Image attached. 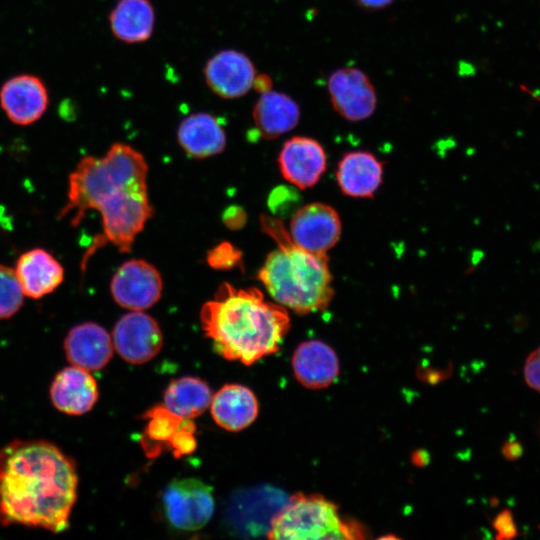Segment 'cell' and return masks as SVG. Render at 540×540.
<instances>
[{
  "mask_svg": "<svg viewBox=\"0 0 540 540\" xmlns=\"http://www.w3.org/2000/svg\"><path fill=\"white\" fill-rule=\"evenodd\" d=\"M113 348L108 332L94 322L74 326L64 340L68 361L88 371L100 370L106 366L112 357Z\"/></svg>",
  "mask_w": 540,
  "mask_h": 540,
  "instance_id": "obj_14",
  "label": "cell"
},
{
  "mask_svg": "<svg viewBox=\"0 0 540 540\" xmlns=\"http://www.w3.org/2000/svg\"><path fill=\"white\" fill-rule=\"evenodd\" d=\"M110 290L114 301L121 307L143 311L158 302L163 281L152 264L132 259L123 263L115 272Z\"/></svg>",
  "mask_w": 540,
  "mask_h": 540,
  "instance_id": "obj_8",
  "label": "cell"
},
{
  "mask_svg": "<svg viewBox=\"0 0 540 540\" xmlns=\"http://www.w3.org/2000/svg\"><path fill=\"white\" fill-rule=\"evenodd\" d=\"M502 453L506 459L516 460L522 454V446L514 440H509L503 445Z\"/></svg>",
  "mask_w": 540,
  "mask_h": 540,
  "instance_id": "obj_31",
  "label": "cell"
},
{
  "mask_svg": "<svg viewBox=\"0 0 540 540\" xmlns=\"http://www.w3.org/2000/svg\"><path fill=\"white\" fill-rule=\"evenodd\" d=\"M247 220L245 211L239 206H230L223 213L224 224L232 230L240 229Z\"/></svg>",
  "mask_w": 540,
  "mask_h": 540,
  "instance_id": "obj_29",
  "label": "cell"
},
{
  "mask_svg": "<svg viewBox=\"0 0 540 540\" xmlns=\"http://www.w3.org/2000/svg\"><path fill=\"white\" fill-rule=\"evenodd\" d=\"M282 176L299 189L313 187L326 170V153L315 139L294 136L282 146L278 156Z\"/></svg>",
  "mask_w": 540,
  "mask_h": 540,
  "instance_id": "obj_13",
  "label": "cell"
},
{
  "mask_svg": "<svg viewBox=\"0 0 540 540\" xmlns=\"http://www.w3.org/2000/svg\"><path fill=\"white\" fill-rule=\"evenodd\" d=\"M23 295L15 270L0 264V319L10 318L21 308Z\"/></svg>",
  "mask_w": 540,
  "mask_h": 540,
  "instance_id": "obj_24",
  "label": "cell"
},
{
  "mask_svg": "<svg viewBox=\"0 0 540 540\" xmlns=\"http://www.w3.org/2000/svg\"><path fill=\"white\" fill-rule=\"evenodd\" d=\"M162 504L168 522L184 531L204 527L215 509L210 487L195 478L170 482L163 491Z\"/></svg>",
  "mask_w": 540,
  "mask_h": 540,
  "instance_id": "obj_6",
  "label": "cell"
},
{
  "mask_svg": "<svg viewBox=\"0 0 540 540\" xmlns=\"http://www.w3.org/2000/svg\"><path fill=\"white\" fill-rule=\"evenodd\" d=\"M383 179V165L372 153L352 151L339 161L336 180L343 194L354 198H371Z\"/></svg>",
  "mask_w": 540,
  "mask_h": 540,
  "instance_id": "obj_18",
  "label": "cell"
},
{
  "mask_svg": "<svg viewBox=\"0 0 540 540\" xmlns=\"http://www.w3.org/2000/svg\"><path fill=\"white\" fill-rule=\"evenodd\" d=\"M98 386L88 370L70 366L59 371L50 386L55 408L69 415L90 411L98 400Z\"/></svg>",
  "mask_w": 540,
  "mask_h": 540,
  "instance_id": "obj_15",
  "label": "cell"
},
{
  "mask_svg": "<svg viewBox=\"0 0 540 540\" xmlns=\"http://www.w3.org/2000/svg\"><path fill=\"white\" fill-rule=\"evenodd\" d=\"M260 224L277 244L258 272L271 297L300 315L326 309L334 295L326 253H313L295 244L277 216L261 215Z\"/></svg>",
  "mask_w": 540,
  "mask_h": 540,
  "instance_id": "obj_4",
  "label": "cell"
},
{
  "mask_svg": "<svg viewBox=\"0 0 540 540\" xmlns=\"http://www.w3.org/2000/svg\"><path fill=\"white\" fill-rule=\"evenodd\" d=\"M523 375L526 384L540 393V347L527 356L523 367Z\"/></svg>",
  "mask_w": 540,
  "mask_h": 540,
  "instance_id": "obj_27",
  "label": "cell"
},
{
  "mask_svg": "<svg viewBox=\"0 0 540 540\" xmlns=\"http://www.w3.org/2000/svg\"><path fill=\"white\" fill-rule=\"evenodd\" d=\"M292 367L296 379L309 389L326 388L339 374L337 354L320 340L302 342L294 351Z\"/></svg>",
  "mask_w": 540,
  "mask_h": 540,
  "instance_id": "obj_16",
  "label": "cell"
},
{
  "mask_svg": "<svg viewBox=\"0 0 540 540\" xmlns=\"http://www.w3.org/2000/svg\"><path fill=\"white\" fill-rule=\"evenodd\" d=\"M214 421L229 431L248 427L258 415V402L254 393L239 384L224 385L210 403Z\"/></svg>",
  "mask_w": 540,
  "mask_h": 540,
  "instance_id": "obj_21",
  "label": "cell"
},
{
  "mask_svg": "<svg viewBox=\"0 0 540 540\" xmlns=\"http://www.w3.org/2000/svg\"><path fill=\"white\" fill-rule=\"evenodd\" d=\"M273 80L270 75L265 73L256 74L252 88L260 95L272 90Z\"/></svg>",
  "mask_w": 540,
  "mask_h": 540,
  "instance_id": "obj_30",
  "label": "cell"
},
{
  "mask_svg": "<svg viewBox=\"0 0 540 540\" xmlns=\"http://www.w3.org/2000/svg\"><path fill=\"white\" fill-rule=\"evenodd\" d=\"M113 346L131 364H143L161 350L163 335L157 321L142 311H131L115 324Z\"/></svg>",
  "mask_w": 540,
  "mask_h": 540,
  "instance_id": "obj_9",
  "label": "cell"
},
{
  "mask_svg": "<svg viewBox=\"0 0 540 540\" xmlns=\"http://www.w3.org/2000/svg\"><path fill=\"white\" fill-rule=\"evenodd\" d=\"M211 400L210 387L196 377L173 380L164 393V407L182 419L201 415L210 406Z\"/></svg>",
  "mask_w": 540,
  "mask_h": 540,
  "instance_id": "obj_23",
  "label": "cell"
},
{
  "mask_svg": "<svg viewBox=\"0 0 540 540\" xmlns=\"http://www.w3.org/2000/svg\"><path fill=\"white\" fill-rule=\"evenodd\" d=\"M177 140L186 154L198 159L221 153L227 141L222 123L206 112L184 118L177 129Z\"/></svg>",
  "mask_w": 540,
  "mask_h": 540,
  "instance_id": "obj_19",
  "label": "cell"
},
{
  "mask_svg": "<svg viewBox=\"0 0 540 540\" xmlns=\"http://www.w3.org/2000/svg\"><path fill=\"white\" fill-rule=\"evenodd\" d=\"M200 322L218 354L245 365L276 353L290 328L284 306L265 300L258 288L228 282L203 304Z\"/></svg>",
  "mask_w": 540,
  "mask_h": 540,
  "instance_id": "obj_3",
  "label": "cell"
},
{
  "mask_svg": "<svg viewBox=\"0 0 540 540\" xmlns=\"http://www.w3.org/2000/svg\"><path fill=\"white\" fill-rule=\"evenodd\" d=\"M297 203V193L290 187H276L271 191L268 206L277 216L286 215Z\"/></svg>",
  "mask_w": 540,
  "mask_h": 540,
  "instance_id": "obj_26",
  "label": "cell"
},
{
  "mask_svg": "<svg viewBox=\"0 0 540 540\" xmlns=\"http://www.w3.org/2000/svg\"><path fill=\"white\" fill-rule=\"evenodd\" d=\"M203 74L207 86L214 94L224 99H236L252 89L257 73L246 54L225 49L207 60Z\"/></svg>",
  "mask_w": 540,
  "mask_h": 540,
  "instance_id": "obj_11",
  "label": "cell"
},
{
  "mask_svg": "<svg viewBox=\"0 0 540 540\" xmlns=\"http://www.w3.org/2000/svg\"><path fill=\"white\" fill-rule=\"evenodd\" d=\"M48 104L45 83L35 75L14 76L0 89V106L8 119L17 125L26 126L38 121Z\"/></svg>",
  "mask_w": 540,
  "mask_h": 540,
  "instance_id": "obj_12",
  "label": "cell"
},
{
  "mask_svg": "<svg viewBox=\"0 0 540 540\" xmlns=\"http://www.w3.org/2000/svg\"><path fill=\"white\" fill-rule=\"evenodd\" d=\"M15 273L23 294L33 299L50 294L64 279L63 266L42 248L21 254L16 263Z\"/></svg>",
  "mask_w": 540,
  "mask_h": 540,
  "instance_id": "obj_17",
  "label": "cell"
},
{
  "mask_svg": "<svg viewBox=\"0 0 540 540\" xmlns=\"http://www.w3.org/2000/svg\"><path fill=\"white\" fill-rule=\"evenodd\" d=\"M329 99L334 110L351 122L365 120L377 107V94L368 75L356 67L333 71L327 81Z\"/></svg>",
  "mask_w": 540,
  "mask_h": 540,
  "instance_id": "obj_7",
  "label": "cell"
},
{
  "mask_svg": "<svg viewBox=\"0 0 540 540\" xmlns=\"http://www.w3.org/2000/svg\"><path fill=\"white\" fill-rule=\"evenodd\" d=\"M493 526L498 532L496 538H513L517 535L513 515L510 510L501 511L494 519Z\"/></svg>",
  "mask_w": 540,
  "mask_h": 540,
  "instance_id": "obj_28",
  "label": "cell"
},
{
  "mask_svg": "<svg viewBox=\"0 0 540 540\" xmlns=\"http://www.w3.org/2000/svg\"><path fill=\"white\" fill-rule=\"evenodd\" d=\"M206 260L208 265L216 270L242 268L243 264L242 252L227 241H223L210 249Z\"/></svg>",
  "mask_w": 540,
  "mask_h": 540,
  "instance_id": "obj_25",
  "label": "cell"
},
{
  "mask_svg": "<svg viewBox=\"0 0 540 540\" xmlns=\"http://www.w3.org/2000/svg\"><path fill=\"white\" fill-rule=\"evenodd\" d=\"M77 484L74 462L57 446L14 441L0 451V522L63 532Z\"/></svg>",
  "mask_w": 540,
  "mask_h": 540,
  "instance_id": "obj_2",
  "label": "cell"
},
{
  "mask_svg": "<svg viewBox=\"0 0 540 540\" xmlns=\"http://www.w3.org/2000/svg\"><path fill=\"white\" fill-rule=\"evenodd\" d=\"M363 9L368 11L381 10L391 5L394 0H355Z\"/></svg>",
  "mask_w": 540,
  "mask_h": 540,
  "instance_id": "obj_32",
  "label": "cell"
},
{
  "mask_svg": "<svg viewBox=\"0 0 540 540\" xmlns=\"http://www.w3.org/2000/svg\"><path fill=\"white\" fill-rule=\"evenodd\" d=\"M364 531L344 520L338 507L319 494H295L272 517L270 539H359Z\"/></svg>",
  "mask_w": 540,
  "mask_h": 540,
  "instance_id": "obj_5",
  "label": "cell"
},
{
  "mask_svg": "<svg viewBox=\"0 0 540 540\" xmlns=\"http://www.w3.org/2000/svg\"><path fill=\"white\" fill-rule=\"evenodd\" d=\"M112 34L127 44L142 43L153 34L155 12L150 0H117L109 14Z\"/></svg>",
  "mask_w": 540,
  "mask_h": 540,
  "instance_id": "obj_22",
  "label": "cell"
},
{
  "mask_svg": "<svg viewBox=\"0 0 540 540\" xmlns=\"http://www.w3.org/2000/svg\"><path fill=\"white\" fill-rule=\"evenodd\" d=\"M147 175L144 156L124 143H114L102 157H83L70 173L67 201L58 218L70 216L71 225L76 227L87 211L95 210L102 222V233L82 258V273L91 256L107 243L122 253L131 250L136 236L153 215Z\"/></svg>",
  "mask_w": 540,
  "mask_h": 540,
  "instance_id": "obj_1",
  "label": "cell"
},
{
  "mask_svg": "<svg viewBox=\"0 0 540 540\" xmlns=\"http://www.w3.org/2000/svg\"><path fill=\"white\" fill-rule=\"evenodd\" d=\"M252 118L256 133L271 140L294 129L300 120V108L289 95L270 90L261 94L254 105Z\"/></svg>",
  "mask_w": 540,
  "mask_h": 540,
  "instance_id": "obj_20",
  "label": "cell"
},
{
  "mask_svg": "<svg viewBox=\"0 0 540 540\" xmlns=\"http://www.w3.org/2000/svg\"><path fill=\"white\" fill-rule=\"evenodd\" d=\"M289 234L292 241L301 248L313 253H326L340 238V217L327 204L310 203L294 213Z\"/></svg>",
  "mask_w": 540,
  "mask_h": 540,
  "instance_id": "obj_10",
  "label": "cell"
}]
</instances>
